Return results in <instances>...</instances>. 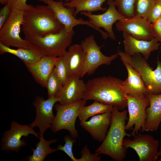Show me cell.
Returning <instances> with one entry per match:
<instances>
[{"label":"cell","instance_id":"6da1fadb","mask_svg":"<svg viewBox=\"0 0 161 161\" xmlns=\"http://www.w3.org/2000/svg\"><path fill=\"white\" fill-rule=\"evenodd\" d=\"M123 82L120 79L111 76L90 79L86 83L83 99L97 100L122 111L127 107V94Z\"/></svg>","mask_w":161,"mask_h":161},{"label":"cell","instance_id":"7a4b0ae2","mask_svg":"<svg viewBox=\"0 0 161 161\" xmlns=\"http://www.w3.org/2000/svg\"><path fill=\"white\" fill-rule=\"evenodd\" d=\"M112 113L111 122L106 135L95 152L107 155L116 161H122L127 153V149L123 145L124 138L131 136V133L126 132L125 129L128 111L125 109L120 111L116 107L113 106Z\"/></svg>","mask_w":161,"mask_h":161},{"label":"cell","instance_id":"3957f363","mask_svg":"<svg viewBox=\"0 0 161 161\" xmlns=\"http://www.w3.org/2000/svg\"><path fill=\"white\" fill-rule=\"evenodd\" d=\"M64 28L47 5H37L24 11L21 27L24 34L44 37Z\"/></svg>","mask_w":161,"mask_h":161},{"label":"cell","instance_id":"277c9868","mask_svg":"<svg viewBox=\"0 0 161 161\" xmlns=\"http://www.w3.org/2000/svg\"><path fill=\"white\" fill-rule=\"evenodd\" d=\"M75 34L73 30L66 31L65 28L60 32L44 37L24 34V39L43 56L62 57L72 43Z\"/></svg>","mask_w":161,"mask_h":161},{"label":"cell","instance_id":"5b68a950","mask_svg":"<svg viewBox=\"0 0 161 161\" xmlns=\"http://www.w3.org/2000/svg\"><path fill=\"white\" fill-rule=\"evenodd\" d=\"M118 55L122 61L130 64L139 73L146 87L148 94L161 93V61H157V66L153 70L140 54L130 55L124 51L118 50Z\"/></svg>","mask_w":161,"mask_h":161},{"label":"cell","instance_id":"8992f818","mask_svg":"<svg viewBox=\"0 0 161 161\" xmlns=\"http://www.w3.org/2000/svg\"><path fill=\"white\" fill-rule=\"evenodd\" d=\"M24 11L18 9L12 10L8 19L0 28V43L8 47L36 50L29 42L20 36Z\"/></svg>","mask_w":161,"mask_h":161},{"label":"cell","instance_id":"52a82bcc","mask_svg":"<svg viewBox=\"0 0 161 161\" xmlns=\"http://www.w3.org/2000/svg\"><path fill=\"white\" fill-rule=\"evenodd\" d=\"M86 101L83 99L67 105L55 104L56 114L51 128L52 131L56 132L66 129L69 131L71 137L77 138L78 134L75 128V121L81 109L85 105Z\"/></svg>","mask_w":161,"mask_h":161},{"label":"cell","instance_id":"ba28073f","mask_svg":"<svg viewBox=\"0 0 161 161\" xmlns=\"http://www.w3.org/2000/svg\"><path fill=\"white\" fill-rule=\"evenodd\" d=\"M80 44L86 54L85 67L82 77L86 74H92L101 65H110L118 56L117 53L110 56L104 55L100 51L101 47L97 45L93 35L86 37Z\"/></svg>","mask_w":161,"mask_h":161},{"label":"cell","instance_id":"9c48e42d","mask_svg":"<svg viewBox=\"0 0 161 161\" xmlns=\"http://www.w3.org/2000/svg\"><path fill=\"white\" fill-rule=\"evenodd\" d=\"M46 4L52 10L55 16L64 26L65 30L70 32L73 30V28L79 25H86L98 31L101 34L103 38L106 39L109 35L100 29H99L91 24L88 21L84 20L80 18L77 19L74 16L75 10L74 8L67 7L64 5L63 2L54 0H38Z\"/></svg>","mask_w":161,"mask_h":161},{"label":"cell","instance_id":"30bf717a","mask_svg":"<svg viewBox=\"0 0 161 161\" xmlns=\"http://www.w3.org/2000/svg\"><path fill=\"white\" fill-rule=\"evenodd\" d=\"M129 117L125 125L126 130L133 129L131 133L134 136L141 130L144 132L147 115L146 109L149 101L146 96L135 97L126 94Z\"/></svg>","mask_w":161,"mask_h":161},{"label":"cell","instance_id":"8fae6325","mask_svg":"<svg viewBox=\"0 0 161 161\" xmlns=\"http://www.w3.org/2000/svg\"><path fill=\"white\" fill-rule=\"evenodd\" d=\"M133 139L124 138L123 145L127 149L134 150L139 161H155L158 160L159 141L151 135L139 133Z\"/></svg>","mask_w":161,"mask_h":161},{"label":"cell","instance_id":"7c38bea8","mask_svg":"<svg viewBox=\"0 0 161 161\" xmlns=\"http://www.w3.org/2000/svg\"><path fill=\"white\" fill-rule=\"evenodd\" d=\"M30 134L39 137V134L29 125H21L15 121H12L10 129L2 134L0 150L18 152L21 148L27 145L24 139H21L22 137H27Z\"/></svg>","mask_w":161,"mask_h":161},{"label":"cell","instance_id":"4fadbf2b","mask_svg":"<svg viewBox=\"0 0 161 161\" xmlns=\"http://www.w3.org/2000/svg\"><path fill=\"white\" fill-rule=\"evenodd\" d=\"M117 30L128 33L134 38L150 41L155 37L152 24L147 20L134 16L124 18L116 22Z\"/></svg>","mask_w":161,"mask_h":161},{"label":"cell","instance_id":"5bb4252c","mask_svg":"<svg viewBox=\"0 0 161 161\" xmlns=\"http://www.w3.org/2000/svg\"><path fill=\"white\" fill-rule=\"evenodd\" d=\"M59 100L55 97L48 98L37 96L32 104L36 109V116L34 121L29 125L32 128L37 127L39 133L43 134L47 129L51 128L55 117L52 112L55 104Z\"/></svg>","mask_w":161,"mask_h":161},{"label":"cell","instance_id":"9a60e30c","mask_svg":"<svg viewBox=\"0 0 161 161\" xmlns=\"http://www.w3.org/2000/svg\"><path fill=\"white\" fill-rule=\"evenodd\" d=\"M107 4L109 7L104 13L100 14H93L86 12H81L80 14L89 18V21L97 28H103L108 33L109 37L115 40V36L112 29L113 24L123 18L116 8L114 0H107Z\"/></svg>","mask_w":161,"mask_h":161},{"label":"cell","instance_id":"2e32d148","mask_svg":"<svg viewBox=\"0 0 161 161\" xmlns=\"http://www.w3.org/2000/svg\"><path fill=\"white\" fill-rule=\"evenodd\" d=\"M86 83L80 78L69 77L60 92L55 96L59 104L65 105L74 103L83 99Z\"/></svg>","mask_w":161,"mask_h":161},{"label":"cell","instance_id":"e0dca14e","mask_svg":"<svg viewBox=\"0 0 161 161\" xmlns=\"http://www.w3.org/2000/svg\"><path fill=\"white\" fill-rule=\"evenodd\" d=\"M123 35L124 52L130 55L140 54L147 60L151 52L158 50L161 45L156 37L148 41L136 39L125 32Z\"/></svg>","mask_w":161,"mask_h":161},{"label":"cell","instance_id":"ac0fdd59","mask_svg":"<svg viewBox=\"0 0 161 161\" xmlns=\"http://www.w3.org/2000/svg\"><path fill=\"white\" fill-rule=\"evenodd\" d=\"M112 118V112H108L93 116L88 121L80 122V125L93 139L102 142L110 125Z\"/></svg>","mask_w":161,"mask_h":161},{"label":"cell","instance_id":"d6986e66","mask_svg":"<svg viewBox=\"0 0 161 161\" xmlns=\"http://www.w3.org/2000/svg\"><path fill=\"white\" fill-rule=\"evenodd\" d=\"M85 55L80 44H75L69 47L62 57L66 66L69 77H82L85 67Z\"/></svg>","mask_w":161,"mask_h":161},{"label":"cell","instance_id":"ffe728a7","mask_svg":"<svg viewBox=\"0 0 161 161\" xmlns=\"http://www.w3.org/2000/svg\"><path fill=\"white\" fill-rule=\"evenodd\" d=\"M59 58L44 56L35 63L24 64L36 82L46 88L48 78Z\"/></svg>","mask_w":161,"mask_h":161},{"label":"cell","instance_id":"44dd1931","mask_svg":"<svg viewBox=\"0 0 161 161\" xmlns=\"http://www.w3.org/2000/svg\"><path fill=\"white\" fill-rule=\"evenodd\" d=\"M122 62L128 72L127 78L123 82V88L126 93L135 97L146 96L148 94V92L139 73L130 64Z\"/></svg>","mask_w":161,"mask_h":161},{"label":"cell","instance_id":"7402d4cb","mask_svg":"<svg viewBox=\"0 0 161 161\" xmlns=\"http://www.w3.org/2000/svg\"><path fill=\"white\" fill-rule=\"evenodd\" d=\"M149 105L146 109L144 131H156L161 123V94H149Z\"/></svg>","mask_w":161,"mask_h":161},{"label":"cell","instance_id":"603a6c76","mask_svg":"<svg viewBox=\"0 0 161 161\" xmlns=\"http://www.w3.org/2000/svg\"><path fill=\"white\" fill-rule=\"evenodd\" d=\"M107 0H70L69 2H63L64 5L69 8H74L75 10L74 16L81 12L92 13V12L101 11H105L107 8L102 7L103 4Z\"/></svg>","mask_w":161,"mask_h":161},{"label":"cell","instance_id":"cb8c5ba5","mask_svg":"<svg viewBox=\"0 0 161 161\" xmlns=\"http://www.w3.org/2000/svg\"><path fill=\"white\" fill-rule=\"evenodd\" d=\"M8 53L17 56L24 63L31 64L39 61L44 56L37 50L23 48H11L0 43V54Z\"/></svg>","mask_w":161,"mask_h":161},{"label":"cell","instance_id":"d4e9b609","mask_svg":"<svg viewBox=\"0 0 161 161\" xmlns=\"http://www.w3.org/2000/svg\"><path fill=\"white\" fill-rule=\"evenodd\" d=\"M43 134L39 133V141L35 145V149L32 148L33 154L32 155L27 156L26 160L29 161H43L48 154L58 151L57 148H52L50 147L51 144L56 143L57 140L53 139L46 140L44 138Z\"/></svg>","mask_w":161,"mask_h":161},{"label":"cell","instance_id":"484cf974","mask_svg":"<svg viewBox=\"0 0 161 161\" xmlns=\"http://www.w3.org/2000/svg\"><path fill=\"white\" fill-rule=\"evenodd\" d=\"M94 101L91 104L85 106L82 109L78 116L80 122L87 121L90 117L96 115L112 112L113 106Z\"/></svg>","mask_w":161,"mask_h":161},{"label":"cell","instance_id":"4316f807","mask_svg":"<svg viewBox=\"0 0 161 161\" xmlns=\"http://www.w3.org/2000/svg\"><path fill=\"white\" fill-rule=\"evenodd\" d=\"M118 11L126 18L135 16V7L136 0H114Z\"/></svg>","mask_w":161,"mask_h":161},{"label":"cell","instance_id":"83f0119b","mask_svg":"<svg viewBox=\"0 0 161 161\" xmlns=\"http://www.w3.org/2000/svg\"><path fill=\"white\" fill-rule=\"evenodd\" d=\"M157 0H136L135 16L147 19L149 13Z\"/></svg>","mask_w":161,"mask_h":161},{"label":"cell","instance_id":"f1b7e54d","mask_svg":"<svg viewBox=\"0 0 161 161\" xmlns=\"http://www.w3.org/2000/svg\"><path fill=\"white\" fill-rule=\"evenodd\" d=\"M63 86L53 68L47 82L46 88L47 90L48 98L55 97L61 91Z\"/></svg>","mask_w":161,"mask_h":161},{"label":"cell","instance_id":"f546056e","mask_svg":"<svg viewBox=\"0 0 161 161\" xmlns=\"http://www.w3.org/2000/svg\"><path fill=\"white\" fill-rule=\"evenodd\" d=\"M54 68L58 77L64 86L69 76L66 66L62 57L59 58Z\"/></svg>","mask_w":161,"mask_h":161},{"label":"cell","instance_id":"4dcf8cb0","mask_svg":"<svg viewBox=\"0 0 161 161\" xmlns=\"http://www.w3.org/2000/svg\"><path fill=\"white\" fill-rule=\"evenodd\" d=\"M65 144L64 146L62 145H58L57 148L58 150L62 151L66 153L72 161H76V158L75 157L72 151V147L74 144L76 142L75 139L70 136L66 135L64 138Z\"/></svg>","mask_w":161,"mask_h":161},{"label":"cell","instance_id":"1f68e13d","mask_svg":"<svg viewBox=\"0 0 161 161\" xmlns=\"http://www.w3.org/2000/svg\"><path fill=\"white\" fill-rule=\"evenodd\" d=\"M81 157L76 159V161H100L101 157L98 154L95 153L93 154L91 153L87 145L83 147L80 151Z\"/></svg>","mask_w":161,"mask_h":161},{"label":"cell","instance_id":"d6a6232c","mask_svg":"<svg viewBox=\"0 0 161 161\" xmlns=\"http://www.w3.org/2000/svg\"><path fill=\"white\" fill-rule=\"evenodd\" d=\"M161 17V0H157L151 9L147 18V21L153 23Z\"/></svg>","mask_w":161,"mask_h":161},{"label":"cell","instance_id":"836d02e7","mask_svg":"<svg viewBox=\"0 0 161 161\" xmlns=\"http://www.w3.org/2000/svg\"><path fill=\"white\" fill-rule=\"evenodd\" d=\"M27 0H8V4L12 10L18 9L24 11L28 10L34 6L27 3Z\"/></svg>","mask_w":161,"mask_h":161},{"label":"cell","instance_id":"e575fe53","mask_svg":"<svg viewBox=\"0 0 161 161\" xmlns=\"http://www.w3.org/2000/svg\"><path fill=\"white\" fill-rule=\"evenodd\" d=\"M12 10L8 4L4 5L0 10V28L10 16Z\"/></svg>","mask_w":161,"mask_h":161},{"label":"cell","instance_id":"d590c367","mask_svg":"<svg viewBox=\"0 0 161 161\" xmlns=\"http://www.w3.org/2000/svg\"><path fill=\"white\" fill-rule=\"evenodd\" d=\"M155 37L161 43V17L152 24Z\"/></svg>","mask_w":161,"mask_h":161},{"label":"cell","instance_id":"8d00e7d4","mask_svg":"<svg viewBox=\"0 0 161 161\" xmlns=\"http://www.w3.org/2000/svg\"><path fill=\"white\" fill-rule=\"evenodd\" d=\"M0 3L2 5H5L8 3V0H0Z\"/></svg>","mask_w":161,"mask_h":161},{"label":"cell","instance_id":"74e56055","mask_svg":"<svg viewBox=\"0 0 161 161\" xmlns=\"http://www.w3.org/2000/svg\"><path fill=\"white\" fill-rule=\"evenodd\" d=\"M158 156L159 157H160V159L158 161H161V146L160 147L159 150L158 151Z\"/></svg>","mask_w":161,"mask_h":161},{"label":"cell","instance_id":"f35d334b","mask_svg":"<svg viewBox=\"0 0 161 161\" xmlns=\"http://www.w3.org/2000/svg\"><path fill=\"white\" fill-rule=\"evenodd\" d=\"M55 0L56 1H59L60 0H61L62 1H64V2H69L70 0Z\"/></svg>","mask_w":161,"mask_h":161},{"label":"cell","instance_id":"ab89813d","mask_svg":"<svg viewBox=\"0 0 161 161\" xmlns=\"http://www.w3.org/2000/svg\"><path fill=\"white\" fill-rule=\"evenodd\" d=\"M160 49H161V45H160Z\"/></svg>","mask_w":161,"mask_h":161}]
</instances>
